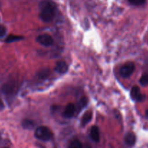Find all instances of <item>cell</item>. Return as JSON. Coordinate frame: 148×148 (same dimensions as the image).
<instances>
[{
  "label": "cell",
  "instance_id": "obj_20",
  "mask_svg": "<svg viewBox=\"0 0 148 148\" xmlns=\"http://www.w3.org/2000/svg\"><path fill=\"white\" fill-rule=\"evenodd\" d=\"M4 148H7V147H4Z\"/></svg>",
  "mask_w": 148,
  "mask_h": 148
},
{
  "label": "cell",
  "instance_id": "obj_9",
  "mask_svg": "<svg viewBox=\"0 0 148 148\" xmlns=\"http://www.w3.org/2000/svg\"><path fill=\"white\" fill-rule=\"evenodd\" d=\"M125 142L129 146H132L136 143V136L133 133H128L125 137Z\"/></svg>",
  "mask_w": 148,
  "mask_h": 148
},
{
  "label": "cell",
  "instance_id": "obj_3",
  "mask_svg": "<svg viewBox=\"0 0 148 148\" xmlns=\"http://www.w3.org/2000/svg\"><path fill=\"white\" fill-rule=\"evenodd\" d=\"M135 69V65L133 62H128L120 67V76L123 78H128L133 73Z\"/></svg>",
  "mask_w": 148,
  "mask_h": 148
},
{
  "label": "cell",
  "instance_id": "obj_14",
  "mask_svg": "<svg viewBox=\"0 0 148 148\" xmlns=\"http://www.w3.org/2000/svg\"><path fill=\"white\" fill-rule=\"evenodd\" d=\"M22 125H23V127H24V128L28 129V130H31V129H33V127H34V124H33V121L28 119L24 120V121H23V123H22Z\"/></svg>",
  "mask_w": 148,
  "mask_h": 148
},
{
  "label": "cell",
  "instance_id": "obj_10",
  "mask_svg": "<svg viewBox=\"0 0 148 148\" xmlns=\"http://www.w3.org/2000/svg\"><path fill=\"white\" fill-rule=\"evenodd\" d=\"M92 118V112L90 111H86L85 114L83 116L82 119H81V125L86 126L87 124L90 122Z\"/></svg>",
  "mask_w": 148,
  "mask_h": 148
},
{
  "label": "cell",
  "instance_id": "obj_16",
  "mask_svg": "<svg viewBox=\"0 0 148 148\" xmlns=\"http://www.w3.org/2000/svg\"><path fill=\"white\" fill-rule=\"evenodd\" d=\"M141 85L142 86H146L148 85V74H145V75H142V77L140 78V80H139Z\"/></svg>",
  "mask_w": 148,
  "mask_h": 148
},
{
  "label": "cell",
  "instance_id": "obj_5",
  "mask_svg": "<svg viewBox=\"0 0 148 148\" xmlns=\"http://www.w3.org/2000/svg\"><path fill=\"white\" fill-rule=\"evenodd\" d=\"M75 111H76V108H75V105L73 103H69L65 107V110L62 113V116L67 119L72 118L75 114Z\"/></svg>",
  "mask_w": 148,
  "mask_h": 148
},
{
  "label": "cell",
  "instance_id": "obj_12",
  "mask_svg": "<svg viewBox=\"0 0 148 148\" xmlns=\"http://www.w3.org/2000/svg\"><path fill=\"white\" fill-rule=\"evenodd\" d=\"M87 103H88V99H87L86 97L81 98V99L80 100L79 102H78V111H81V109H83V108L87 105Z\"/></svg>",
  "mask_w": 148,
  "mask_h": 148
},
{
  "label": "cell",
  "instance_id": "obj_15",
  "mask_svg": "<svg viewBox=\"0 0 148 148\" xmlns=\"http://www.w3.org/2000/svg\"><path fill=\"white\" fill-rule=\"evenodd\" d=\"M37 75L39 77L45 79V78H46L49 75V70L48 69H41V70H40L38 72Z\"/></svg>",
  "mask_w": 148,
  "mask_h": 148
},
{
  "label": "cell",
  "instance_id": "obj_17",
  "mask_svg": "<svg viewBox=\"0 0 148 148\" xmlns=\"http://www.w3.org/2000/svg\"><path fill=\"white\" fill-rule=\"evenodd\" d=\"M129 1L133 5H141L145 3V0H129Z\"/></svg>",
  "mask_w": 148,
  "mask_h": 148
},
{
  "label": "cell",
  "instance_id": "obj_18",
  "mask_svg": "<svg viewBox=\"0 0 148 148\" xmlns=\"http://www.w3.org/2000/svg\"><path fill=\"white\" fill-rule=\"evenodd\" d=\"M6 33H7V29H6V27L4 26L0 25V38L4 37Z\"/></svg>",
  "mask_w": 148,
  "mask_h": 148
},
{
  "label": "cell",
  "instance_id": "obj_1",
  "mask_svg": "<svg viewBox=\"0 0 148 148\" xmlns=\"http://www.w3.org/2000/svg\"><path fill=\"white\" fill-rule=\"evenodd\" d=\"M40 18L45 23H49L55 17L56 5L52 1H43L40 4Z\"/></svg>",
  "mask_w": 148,
  "mask_h": 148
},
{
  "label": "cell",
  "instance_id": "obj_11",
  "mask_svg": "<svg viewBox=\"0 0 148 148\" xmlns=\"http://www.w3.org/2000/svg\"><path fill=\"white\" fill-rule=\"evenodd\" d=\"M23 39L22 36H15V35H10L8 37L6 38L5 41L7 43H12V42L17 41V40H20Z\"/></svg>",
  "mask_w": 148,
  "mask_h": 148
},
{
  "label": "cell",
  "instance_id": "obj_19",
  "mask_svg": "<svg viewBox=\"0 0 148 148\" xmlns=\"http://www.w3.org/2000/svg\"><path fill=\"white\" fill-rule=\"evenodd\" d=\"M146 117L148 119V109L146 111Z\"/></svg>",
  "mask_w": 148,
  "mask_h": 148
},
{
  "label": "cell",
  "instance_id": "obj_8",
  "mask_svg": "<svg viewBox=\"0 0 148 148\" xmlns=\"http://www.w3.org/2000/svg\"><path fill=\"white\" fill-rule=\"evenodd\" d=\"M55 71L59 74H65L68 72V66L65 62H59L55 66Z\"/></svg>",
  "mask_w": 148,
  "mask_h": 148
},
{
  "label": "cell",
  "instance_id": "obj_7",
  "mask_svg": "<svg viewBox=\"0 0 148 148\" xmlns=\"http://www.w3.org/2000/svg\"><path fill=\"white\" fill-rule=\"evenodd\" d=\"M89 136L91 140L95 143H98L100 141V132H99L98 127L96 126H93L90 130Z\"/></svg>",
  "mask_w": 148,
  "mask_h": 148
},
{
  "label": "cell",
  "instance_id": "obj_4",
  "mask_svg": "<svg viewBox=\"0 0 148 148\" xmlns=\"http://www.w3.org/2000/svg\"><path fill=\"white\" fill-rule=\"evenodd\" d=\"M36 40L39 42L40 44H41L44 46H51L54 43L53 38H52V36H49L48 34H42L40 35L37 37Z\"/></svg>",
  "mask_w": 148,
  "mask_h": 148
},
{
  "label": "cell",
  "instance_id": "obj_6",
  "mask_svg": "<svg viewBox=\"0 0 148 148\" xmlns=\"http://www.w3.org/2000/svg\"><path fill=\"white\" fill-rule=\"evenodd\" d=\"M131 97L133 100L136 101H143L144 96L142 95L140 92V89L139 87L134 86L131 90Z\"/></svg>",
  "mask_w": 148,
  "mask_h": 148
},
{
  "label": "cell",
  "instance_id": "obj_2",
  "mask_svg": "<svg viewBox=\"0 0 148 148\" xmlns=\"http://www.w3.org/2000/svg\"><path fill=\"white\" fill-rule=\"evenodd\" d=\"M35 137L41 141H49L52 139V132L50 131L49 128L46 127H38L35 131Z\"/></svg>",
  "mask_w": 148,
  "mask_h": 148
},
{
  "label": "cell",
  "instance_id": "obj_13",
  "mask_svg": "<svg viewBox=\"0 0 148 148\" xmlns=\"http://www.w3.org/2000/svg\"><path fill=\"white\" fill-rule=\"evenodd\" d=\"M68 148H83V145L79 140H74L71 142Z\"/></svg>",
  "mask_w": 148,
  "mask_h": 148
}]
</instances>
